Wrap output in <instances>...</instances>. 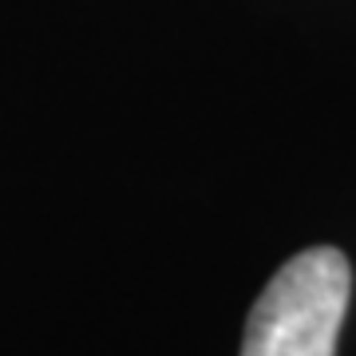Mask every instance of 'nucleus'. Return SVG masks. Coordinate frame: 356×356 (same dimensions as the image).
I'll use <instances>...</instances> for the list:
<instances>
[{
  "label": "nucleus",
  "mask_w": 356,
  "mask_h": 356,
  "mask_svg": "<svg viewBox=\"0 0 356 356\" xmlns=\"http://www.w3.org/2000/svg\"><path fill=\"white\" fill-rule=\"evenodd\" d=\"M348 293L353 269L341 250L313 245L289 257L257 297L242 356H337Z\"/></svg>",
  "instance_id": "1"
}]
</instances>
